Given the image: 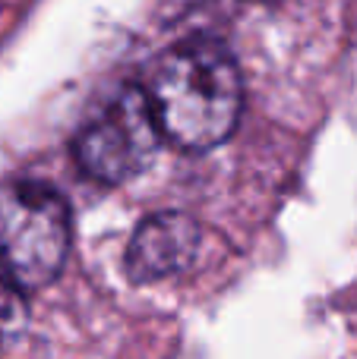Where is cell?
Masks as SVG:
<instances>
[{
  "instance_id": "obj_2",
  "label": "cell",
  "mask_w": 357,
  "mask_h": 359,
  "mask_svg": "<svg viewBox=\"0 0 357 359\" xmlns=\"http://www.w3.org/2000/svg\"><path fill=\"white\" fill-rule=\"evenodd\" d=\"M70 208L57 189L35 180L0 186V268L25 287H44L70 255Z\"/></svg>"
},
{
  "instance_id": "obj_3",
  "label": "cell",
  "mask_w": 357,
  "mask_h": 359,
  "mask_svg": "<svg viewBox=\"0 0 357 359\" xmlns=\"http://www.w3.org/2000/svg\"><path fill=\"white\" fill-rule=\"evenodd\" d=\"M162 130L145 88H124L108 98L76 136V161L101 183H126L152 164Z\"/></svg>"
},
{
  "instance_id": "obj_1",
  "label": "cell",
  "mask_w": 357,
  "mask_h": 359,
  "mask_svg": "<svg viewBox=\"0 0 357 359\" xmlns=\"http://www.w3.org/2000/svg\"><path fill=\"white\" fill-rule=\"evenodd\" d=\"M145 98L162 139L177 149L206 151L234 133L244 107V79L225 44L193 38L158 60Z\"/></svg>"
},
{
  "instance_id": "obj_4",
  "label": "cell",
  "mask_w": 357,
  "mask_h": 359,
  "mask_svg": "<svg viewBox=\"0 0 357 359\" xmlns=\"http://www.w3.org/2000/svg\"><path fill=\"white\" fill-rule=\"evenodd\" d=\"M202 230L183 211H158L136 227L126 246V274L139 284L181 274L196 259Z\"/></svg>"
},
{
  "instance_id": "obj_5",
  "label": "cell",
  "mask_w": 357,
  "mask_h": 359,
  "mask_svg": "<svg viewBox=\"0 0 357 359\" xmlns=\"http://www.w3.org/2000/svg\"><path fill=\"white\" fill-rule=\"evenodd\" d=\"M29 322V306H25L22 287L10 278H0V350L22 334Z\"/></svg>"
}]
</instances>
